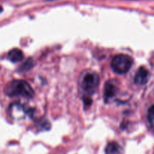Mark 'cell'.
I'll use <instances>...</instances> for the list:
<instances>
[{"instance_id":"6da1fadb","label":"cell","mask_w":154,"mask_h":154,"mask_svg":"<svg viewBox=\"0 0 154 154\" xmlns=\"http://www.w3.org/2000/svg\"><path fill=\"white\" fill-rule=\"evenodd\" d=\"M5 93L10 97H23L32 99L34 96V91L31 86L22 80H14L6 85Z\"/></svg>"},{"instance_id":"7a4b0ae2","label":"cell","mask_w":154,"mask_h":154,"mask_svg":"<svg viewBox=\"0 0 154 154\" xmlns=\"http://www.w3.org/2000/svg\"><path fill=\"white\" fill-rule=\"evenodd\" d=\"M99 84V75L93 72L84 73L81 81V90L84 93V98L89 97L96 93Z\"/></svg>"},{"instance_id":"3957f363","label":"cell","mask_w":154,"mask_h":154,"mask_svg":"<svg viewBox=\"0 0 154 154\" xmlns=\"http://www.w3.org/2000/svg\"><path fill=\"white\" fill-rule=\"evenodd\" d=\"M132 64V60L129 56L126 54L116 55L111 61V68L115 73L123 75L126 73Z\"/></svg>"},{"instance_id":"277c9868","label":"cell","mask_w":154,"mask_h":154,"mask_svg":"<svg viewBox=\"0 0 154 154\" xmlns=\"http://www.w3.org/2000/svg\"><path fill=\"white\" fill-rule=\"evenodd\" d=\"M150 74L144 67H140L135 75L134 81L138 85H144L149 81Z\"/></svg>"},{"instance_id":"5b68a950","label":"cell","mask_w":154,"mask_h":154,"mask_svg":"<svg viewBox=\"0 0 154 154\" xmlns=\"http://www.w3.org/2000/svg\"><path fill=\"white\" fill-rule=\"evenodd\" d=\"M116 92H117V88L115 85L110 82H107L104 90V98L105 102H108L110 99H112L115 96Z\"/></svg>"},{"instance_id":"8992f818","label":"cell","mask_w":154,"mask_h":154,"mask_svg":"<svg viewBox=\"0 0 154 154\" xmlns=\"http://www.w3.org/2000/svg\"><path fill=\"white\" fill-rule=\"evenodd\" d=\"M123 149L118 143L111 142L105 147V154H123Z\"/></svg>"},{"instance_id":"52a82bcc","label":"cell","mask_w":154,"mask_h":154,"mask_svg":"<svg viewBox=\"0 0 154 154\" xmlns=\"http://www.w3.org/2000/svg\"><path fill=\"white\" fill-rule=\"evenodd\" d=\"M8 58L10 61L13 62V63H17V62H20L23 60V54L20 49L14 48V49H12L9 51L8 54Z\"/></svg>"},{"instance_id":"ba28073f","label":"cell","mask_w":154,"mask_h":154,"mask_svg":"<svg viewBox=\"0 0 154 154\" xmlns=\"http://www.w3.org/2000/svg\"><path fill=\"white\" fill-rule=\"evenodd\" d=\"M33 66V62L32 59H28L21 66V67L20 68V71L21 72H28L30 69L32 68Z\"/></svg>"},{"instance_id":"9c48e42d","label":"cell","mask_w":154,"mask_h":154,"mask_svg":"<svg viewBox=\"0 0 154 154\" xmlns=\"http://www.w3.org/2000/svg\"><path fill=\"white\" fill-rule=\"evenodd\" d=\"M147 120L151 127L154 129V105L149 108L147 113Z\"/></svg>"},{"instance_id":"30bf717a","label":"cell","mask_w":154,"mask_h":154,"mask_svg":"<svg viewBox=\"0 0 154 154\" xmlns=\"http://www.w3.org/2000/svg\"><path fill=\"white\" fill-rule=\"evenodd\" d=\"M3 11V8H2V6H0V13H1L2 11Z\"/></svg>"}]
</instances>
